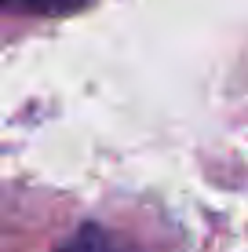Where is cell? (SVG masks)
Segmentation results:
<instances>
[{
	"instance_id": "1",
	"label": "cell",
	"mask_w": 248,
	"mask_h": 252,
	"mask_svg": "<svg viewBox=\"0 0 248 252\" xmlns=\"http://www.w3.org/2000/svg\"><path fill=\"white\" fill-rule=\"evenodd\" d=\"M55 252H135V249L121 245V241L110 230H102L99 223H84V227L77 230L70 241H62Z\"/></svg>"
},
{
	"instance_id": "2",
	"label": "cell",
	"mask_w": 248,
	"mask_h": 252,
	"mask_svg": "<svg viewBox=\"0 0 248 252\" xmlns=\"http://www.w3.org/2000/svg\"><path fill=\"white\" fill-rule=\"evenodd\" d=\"M84 4H91V0H4L7 11H15V15H37V19L70 15V11H81Z\"/></svg>"
}]
</instances>
